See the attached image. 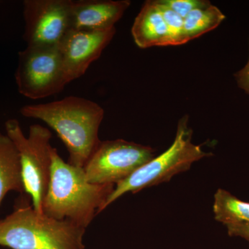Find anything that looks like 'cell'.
I'll return each mask as SVG.
<instances>
[{
    "label": "cell",
    "mask_w": 249,
    "mask_h": 249,
    "mask_svg": "<svg viewBox=\"0 0 249 249\" xmlns=\"http://www.w3.org/2000/svg\"><path fill=\"white\" fill-rule=\"evenodd\" d=\"M214 219L226 226L249 223V202L219 188L214 196Z\"/></svg>",
    "instance_id": "obj_13"
},
{
    "label": "cell",
    "mask_w": 249,
    "mask_h": 249,
    "mask_svg": "<svg viewBox=\"0 0 249 249\" xmlns=\"http://www.w3.org/2000/svg\"><path fill=\"white\" fill-rule=\"evenodd\" d=\"M225 18L222 11L211 3L192 11L183 19L185 42L186 43L214 30L222 24Z\"/></svg>",
    "instance_id": "obj_14"
},
{
    "label": "cell",
    "mask_w": 249,
    "mask_h": 249,
    "mask_svg": "<svg viewBox=\"0 0 249 249\" xmlns=\"http://www.w3.org/2000/svg\"><path fill=\"white\" fill-rule=\"evenodd\" d=\"M163 1L183 19L194 10L211 4L207 0H163Z\"/></svg>",
    "instance_id": "obj_16"
},
{
    "label": "cell",
    "mask_w": 249,
    "mask_h": 249,
    "mask_svg": "<svg viewBox=\"0 0 249 249\" xmlns=\"http://www.w3.org/2000/svg\"><path fill=\"white\" fill-rule=\"evenodd\" d=\"M116 27L88 31L70 29L59 45L67 83L83 76L115 36Z\"/></svg>",
    "instance_id": "obj_9"
},
{
    "label": "cell",
    "mask_w": 249,
    "mask_h": 249,
    "mask_svg": "<svg viewBox=\"0 0 249 249\" xmlns=\"http://www.w3.org/2000/svg\"><path fill=\"white\" fill-rule=\"evenodd\" d=\"M18 91L32 100L61 92L67 83L59 47L27 46L18 53Z\"/></svg>",
    "instance_id": "obj_6"
},
{
    "label": "cell",
    "mask_w": 249,
    "mask_h": 249,
    "mask_svg": "<svg viewBox=\"0 0 249 249\" xmlns=\"http://www.w3.org/2000/svg\"><path fill=\"white\" fill-rule=\"evenodd\" d=\"M114 187L90 183L83 168L66 163L53 147L50 181L42 203V213L86 229L95 216L106 209Z\"/></svg>",
    "instance_id": "obj_2"
},
{
    "label": "cell",
    "mask_w": 249,
    "mask_h": 249,
    "mask_svg": "<svg viewBox=\"0 0 249 249\" xmlns=\"http://www.w3.org/2000/svg\"><path fill=\"white\" fill-rule=\"evenodd\" d=\"M155 157L151 147L124 139L101 142L84 169L96 184H117Z\"/></svg>",
    "instance_id": "obj_7"
},
{
    "label": "cell",
    "mask_w": 249,
    "mask_h": 249,
    "mask_svg": "<svg viewBox=\"0 0 249 249\" xmlns=\"http://www.w3.org/2000/svg\"><path fill=\"white\" fill-rule=\"evenodd\" d=\"M5 129L20 157L24 191L30 196L34 209L42 213L52 172V132L41 124H31L26 137L19 121L14 119L6 121Z\"/></svg>",
    "instance_id": "obj_5"
},
{
    "label": "cell",
    "mask_w": 249,
    "mask_h": 249,
    "mask_svg": "<svg viewBox=\"0 0 249 249\" xmlns=\"http://www.w3.org/2000/svg\"><path fill=\"white\" fill-rule=\"evenodd\" d=\"M236 83L239 88L249 95V58L247 64L234 74Z\"/></svg>",
    "instance_id": "obj_17"
},
{
    "label": "cell",
    "mask_w": 249,
    "mask_h": 249,
    "mask_svg": "<svg viewBox=\"0 0 249 249\" xmlns=\"http://www.w3.org/2000/svg\"><path fill=\"white\" fill-rule=\"evenodd\" d=\"M134 42L141 49L170 46L164 18L157 0L145 1L132 27Z\"/></svg>",
    "instance_id": "obj_11"
},
{
    "label": "cell",
    "mask_w": 249,
    "mask_h": 249,
    "mask_svg": "<svg viewBox=\"0 0 249 249\" xmlns=\"http://www.w3.org/2000/svg\"><path fill=\"white\" fill-rule=\"evenodd\" d=\"M21 114L38 119L53 129L69 152V163L84 168L101 141L100 126L105 116L97 103L70 96L52 102L27 105Z\"/></svg>",
    "instance_id": "obj_1"
},
{
    "label": "cell",
    "mask_w": 249,
    "mask_h": 249,
    "mask_svg": "<svg viewBox=\"0 0 249 249\" xmlns=\"http://www.w3.org/2000/svg\"><path fill=\"white\" fill-rule=\"evenodd\" d=\"M86 229L37 212L28 196L0 219V246L11 249H85Z\"/></svg>",
    "instance_id": "obj_3"
},
{
    "label": "cell",
    "mask_w": 249,
    "mask_h": 249,
    "mask_svg": "<svg viewBox=\"0 0 249 249\" xmlns=\"http://www.w3.org/2000/svg\"><path fill=\"white\" fill-rule=\"evenodd\" d=\"M228 233L231 237H240L249 242V223L227 226Z\"/></svg>",
    "instance_id": "obj_18"
},
{
    "label": "cell",
    "mask_w": 249,
    "mask_h": 249,
    "mask_svg": "<svg viewBox=\"0 0 249 249\" xmlns=\"http://www.w3.org/2000/svg\"><path fill=\"white\" fill-rule=\"evenodd\" d=\"M130 5L129 0H72L71 29L98 31L115 27Z\"/></svg>",
    "instance_id": "obj_10"
},
{
    "label": "cell",
    "mask_w": 249,
    "mask_h": 249,
    "mask_svg": "<svg viewBox=\"0 0 249 249\" xmlns=\"http://www.w3.org/2000/svg\"><path fill=\"white\" fill-rule=\"evenodd\" d=\"M186 115L178 121L175 140L168 150L154 157L130 176L118 183L108 198L106 209L126 193H136L145 188L170 181L175 175L191 168L195 162L210 157L200 145L192 142L193 130Z\"/></svg>",
    "instance_id": "obj_4"
},
{
    "label": "cell",
    "mask_w": 249,
    "mask_h": 249,
    "mask_svg": "<svg viewBox=\"0 0 249 249\" xmlns=\"http://www.w3.org/2000/svg\"><path fill=\"white\" fill-rule=\"evenodd\" d=\"M157 2L166 24L170 45H181L186 43L183 32V18L168 7L163 0H157Z\"/></svg>",
    "instance_id": "obj_15"
},
{
    "label": "cell",
    "mask_w": 249,
    "mask_h": 249,
    "mask_svg": "<svg viewBox=\"0 0 249 249\" xmlns=\"http://www.w3.org/2000/svg\"><path fill=\"white\" fill-rule=\"evenodd\" d=\"M72 0H24L23 38L27 46L59 47L71 27Z\"/></svg>",
    "instance_id": "obj_8"
},
{
    "label": "cell",
    "mask_w": 249,
    "mask_h": 249,
    "mask_svg": "<svg viewBox=\"0 0 249 249\" xmlns=\"http://www.w3.org/2000/svg\"><path fill=\"white\" fill-rule=\"evenodd\" d=\"M11 191L22 195L25 192L20 157L9 136L0 132V205Z\"/></svg>",
    "instance_id": "obj_12"
}]
</instances>
